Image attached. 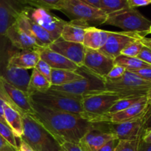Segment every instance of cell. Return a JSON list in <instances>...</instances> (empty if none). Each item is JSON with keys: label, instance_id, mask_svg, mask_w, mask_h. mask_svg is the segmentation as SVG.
<instances>
[{"label": "cell", "instance_id": "obj_1", "mask_svg": "<svg viewBox=\"0 0 151 151\" xmlns=\"http://www.w3.org/2000/svg\"><path fill=\"white\" fill-rule=\"evenodd\" d=\"M32 106L34 111L32 116L36 118L60 144L66 142L79 144L83 137L93 125V123L80 115L55 111L33 103Z\"/></svg>", "mask_w": 151, "mask_h": 151}, {"label": "cell", "instance_id": "obj_2", "mask_svg": "<svg viewBox=\"0 0 151 151\" xmlns=\"http://www.w3.org/2000/svg\"><path fill=\"white\" fill-rule=\"evenodd\" d=\"M23 134L20 139L35 151H62L60 144L33 116L22 115Z\"/></svg>", "mask_w": 151, "mask_h": 151}, {"label": "cell", "instance_id": "obj_3", "mask_svg": "<svg viewBox=\"0 0 151 151\" xmlns=\"http://www.w3.org/2000/svg\"><path fill=\"white\" fill-rule=\"evenodd\" d=\"M32 103L55 111L80 115L83 112L82 97L73 96L50 88L47 91L35 92L29 95Z\"/></svg>", "mask_w": 151, "mask_h": 151}, {"label": "cell", "instance_id": "obj_4", "mask_svg": "<svg viewBox=\"0 0 151 151\" xmlns=\"http://www.w3.org/2000/svg\"><path fill=\"white\" fill-rule=\"evenodd\" d=\"M105 88L106 91L116 93L121 99L143 97L151 88V83L126 70L119 79L105 80Z\"/></svg>", "mask_w": 151, "mask_h": 151}, {"label": "cell", "instance_id": "obj_5", "mask_svg": "<svg viewBox=\"0 0 151 151\" xmlns=\"http://www.w3.org/2000/svg\"><path fill=\"white\" fill-rule=\"evenodd\" d=\"M103 24L116 27L125 32L148 34L151 21L145 17L137 9L128 7L107 16Z\"/></svg>", "mask_w": 151, "mask_h": 151}, {"label": "cell", "instance_id": "obj_6", "mask_svg": "<svg viewBox=\"0 0 151 151\" xmlns=\"http://www.w3.org/2000/svg\"><path fill=\"white\" fill-rule=\"evenodd\" d=\"M58 10L71 21L83 22L89 26L103 24L108 16L100 8L92 7L81 0H64Z\"/></svg>", "mask_w": 151, "mask_h": 151}, {"label": "cell", "instance_id": "obj_7", "mask_svg": "<svg viewBox=\"0 0 151 151\" xmlns=\"http://www.w3.org/2000/svg\"><path fill=\"white\" fill-rule=\"evenodd\" d=\"M83 76L82 79L63 86H52L51 89L73 96L85 97L106 91L105 80L83 66L77 70Z\"/></svg>", "mask_w": 151, "mask_h": 151}, {"label": "cell", "instance_id": "obj_8", "mask_svg": "<svg viewBox=\"0 0 151 151\" xmlns=\"http://www.w3.org/2000/svg\"><path fill=\"white\" fill-rule=\"evenodd\" d=\"M119 99L120 97L116 93L107 91L85 96L82 99L83 112L81 116L91 122L94 118L107 113Z\"/></svg>", "mask_w": 151, "mask_h": 151}, {"label": "cell", "instance_id": "obj_9", "mask_svg": "<svg viewBox=\"0 0 151 151\" xmlns=\"http://www.w3.org/2000/svg\"><path fill=\"white\" fill-rule=\"evenodd\" d=\"M23 13L45 29L54 41L60 38L63 27L67 23L66 21L63 20L53 14L50 10L45 9L27 5L24 8Z\"/></svg>", "mask_w": 151, "mask_h": 151}, {"label": "cell", "instance_id": "obj_10", "mask_svg": "<svg viewBox=\"0 0 151 151\" xmlns=\"http://www.w3.org/2000/svg\"><path fill=\"white\" fill-rule=\"evenodd\" d=\"M0 92L7 105L23 114H34L32 103L27 93L14 86L0 76Z\"/></svg>", "mask_w": 151, "mask_h": 151}, {"label": "cell", "instance_id": "obj_11", "mask_svg": "<svg viewBox=\"0 0 151 151\" xmlns=\"http://www.w3.org/2000/svg\"><path fill=\"white\" fill-rule=\"evenodd\" d=\"M145 37H146V35L142 33L125 31H109V35L106 44L99 50V51L114 60V58L121 55V52L128 44L137 40H141Z\"/></svg>", "mask_w": 151, "mask_h": 151}, {"label": "cell", "instance_id": "obj_12", "mask_svg": "<svg viewBox=\"0 0 151 151\" xmlns=\"http://www.w3.org/2000/svg\"><path fill=\"white\" fill-rule=\"evenodd\" d=\"M116 139V137L109 131L107 123L97 122L93 123L91 128L81 139L79 144L87 151H98L108 142Z\"/></svg>", "mask_w": 151, "mask_h": 151}, {"label": "cell", "instance_id": "obj_13", "mask_svg": "<svg viewBox=\"0 0 151 151\" xmlns=\"http://www.w3.org/2000/svg\"><path fill=\"white\" fill-rule=\"evenodd\" d=\"M147 103L146 97L136 103L131 107L112 114H105L102 116L93 119L90 122H106V123H119L132 119L144 117L147 112Z\"/></svg>", "mask_w": 151, "mask_h": 151}, {"label": "cell", "instance_id": "obj_14", "mask_svg": "<svg viewBox=\"0 0 151 151\" xmlns=\"http://www.w3.org/2000/svg\"><path fill=\"white\" fill-rule=\"evenodd\" d=\"M114 66V59L108 57L99 50L85 47L83 67L86 69L105 80Z\"/></svg>", "mask_w": 151, "mask_h": 151}, {"label": "cell", "instance_id": "obj_15", "mask_svg": "<svg viewBox=\"0 0 151 151\" xmlns=\"http://www.w3.org/2000/svg\"><path fill=\"white\" fill-rule=\"evenodd\" d=\"M26 6L24 0H0V38L16 23Z\"/></svg>", "mask_w": 151, "mask_h": 151}, {"label": "cell", "instance_id": "obj_16", "mask_svg": "<svg viewBox=\"0 0 151 151\" xmlns=\"http://www.w3.org/2000/svg\"><path fill=\"white\" fill-rule=\"evenodd\" d=\"M19 27L24 31L39 47H49L54 41L50 34L39 24L22 12L16 21Z\"/></svg>", "mask_w": 151, "mask_h": 151}, {"label": "cell", "instance_id": "obj_17", "mask_svg": "<svg viewBox=\"0 0 151 151\" xmlns=\"http://www.w3.org/2000/svg\"><path fill=\"white\" fill-rule=\"evenodd\" d=\"M143 122L144 117H141L119 123H107V125L109 131L117 139L133 140L142 137Z\"/></svg>", "mask_w": 151, "mask_h": 151}, {"label": "cell", "instance_id": "obj_18", "mask_svg": "<svg viewBox=\"0 0 151 151\" xmlns=\"http://www.w3.org/2000/svg\"><path fill=\"white\" fill-rule=\"evenodd\" d=\"M48 47L76 63L79 67L83 66L85 55V47L83 44L66 41L59 38L53 41Z\"/></svg>", "mask_w": 151, "mask_h": 151}, {"label": "cell", "instance_id": "obj_19", "mask_svg": "<svg viewBox=\"0 0 151 151\" xmlns=\"http://www.w3.org/2000/svg\"><path fill=\"white\" fill-rule=\"evenodd\" d=\"M14 48L24 50H32L39 48L36 43L16 23L7 29L4 35Z\"/></svg>", "mask_w": 151, "mask_h": 151}, {"label": "cell", "instance_id": "obj_20", "mask_svg": "<svg viewBox=\"0 0 151 151\" xmlns=\"http://www.w3.org/2000/svg\"><path fill=\"white\" fill-rule=\"evenodd\" d=\"M38 50L39 52L40 58L48 63L52 69L77 71L80 68L76 63L52 51L48 47H39Z\"/></svg>", "mask_w": 151, "mask_h": 151}, {"label": "cell", "instance_id": "obj_21", "mask_svg": "<svg viewBox=\"0 0 151 151\" xmlns=\"http://www.w3.org/2000/svg\"><path fill=\"white\" fill-rule=\"evenodd\" d=\"M38 49L15 52L14 53L10 52L7 60L8 63L19 69H24L27 70L29 69H34L38 61L40 60V54Z\"/></svg>", "mask_w": 151, "mask_h": 151}, {"label": "cell", "instance_id": "obj_22", "mask_svg": "<svg viewBox=\"0 0 151 151\" xmlns=\"http://www.w3.org/2000/svg\"><path fill=\"white\" fill-rule=\"evenodd\" d=\"M109 31L98 29L94 26H90L86 29L83 44L85 47L94 50H99L104 46Z\"/></svg>", "mask_w": 151, "mask_h": 151}, {"label": "cell", "instance_id": "obj_23", "mask_svg": "<svg viewBox=\"0 0 151 151\" xmlns=\"http://www.w3.org/2000/svg\"><path fill=\"white\" fill-rule=\"evenodd\" d=\"M89 25L80 22L70 21L63 27L60 38L63 40L70 42L83 44L86 29Z\"/></svg>", "mask_w": 151, "mask_h": 151}, {"label": "cell", "instance_id": "obj_24", "mask_svg": "<svg viewBox=\"0 0 151 151\" xmlns=\"http://www.w3.org/2000/svg\"><path fill=\"white\" fill-rule=\"evenodd\" d=\"M4 114L6 123L7 124L16 139H20L23 134L22 115L7 103L4 105Z\"/></svg>", "mask_w": 151, "mask_h": 151}, {"label": "cell", "instance_id": "obj_25", "mask_svg": "<svg viewBox=\"0 0 151 151\" xmlns=\"http://www.w3.org/2000/svg\"><path fill=\"white\" fill-rule=\"evenodd\" d=\"M83 78V76L77 71L52 69L50 82L52 86H63L79 81Z\"/></svg>", "mask_w": 151, "mask_h": 151}, {"label": "cell", "instance_id": "obj_26", "mask_svg": "<svg viewBox=\"0 0 151 151\" xmlns=\"http://www.w3.org/2000/svg\"><path fill=\"white\" fill-rule=\"evenodd\" d=\"M52 86L51 82L41 74H40L36 69H33L29 78V84L27 88L28 95H31L35 92H43L47 91Z\"/></svg>", "mask_w": 151, "mask_h": 151}, {"label": "cell", "instance_id": "obj_27", "mask_svg": "<svg viewBox=\"0 0 151 151\" xmlns=\"http://www.w3.org/2000/svg\"><path fill=\"white\" fill-rule=\"evenodd\" d=\"M114 64L119 65L128 71H134L142 68L151 67L150 65L142 61L137 57H128V56L119 55L114 60Z\"/></svg>", "mask_w": 151, "mask_h": 151}, {"label": "cell", "instance_id": "obj_28", "mask_svg": "<svg viewBox=\"0 0 151 151\" xmlns=\"http://www.w3.org/2000/svg\"><path fill=\"white\" fill-rule=\"evenodd\" d=\"M128 7H131L128 0H100V9L107 15Z\"/></svg>", "mask_w": 151, "mask_h": 151}, {"label": "cell", "instance_id": "obj_29", "mask_svg": "<svg viewBox=\"0 0 151 151\" xmlns=\"http://www.w3.org/2000/svg\"><path fill=\"white\" fill-rule=\"evenodd\" d=\"M25 4L30 7L45 10H58L64 0H24Z\"/></svg>", "mask_w": 151, "mask_h": 151}, {"label": "cell", "instance_id": "obj_30", "mask_svg": "<svg viewBox=\"0 0 151 151\" xmlns=\"http://www.w3.org/2000/svg\"><path fill=\"white\" fill-rule=\"evenodd\" d=\"M143 97H132V98H122L116 102L113 106H111L109 111L106 114H112L115 112L125 110L128 108L131 107L136 103L141 100Z\"/></svg>", "mask_w": 151, "mask_h": 151}, {"label": "cell", "instance_id": "obj_31", "mask_svg": "<svg viewBox=\"0 0 151 151\" xmlns=\"http://www.w3.org/2000/svg\"><path fill=\"white\" fill-rule=\"evenodd\" d=\"M0 136L10 145L11 147L18 150L17 140L13 134V132L7 124L0 121Z\"/></svg>", "mask_w": 151, "mask_h": 151}, {"label": "cell", "instance_id": "obj_32", "mask_svg": "<svg viewBox=\"0 0 151 151\" xmlns=\"http://www.w3.org/2000/svg\"><path fill=\"white\" fill-rule=\"evenodd\" d=\"M141 139L133 140H119L114 151H137L139 143Z\"/></svg>", "mask_w": 151, "mask_h": 151}, {"label": "cell", "instance_id": "obj_33", "mask_svg": "<svg viewBox=\"0 0 151 151\" xmlns=\"http://www.w3.org/2000/svg\"><path fill=\"white\" fill-rule=\"evenodd\" d=\"M142 47L143 44H142L141 41L137 40V41L131 42L127 47H125L123 49V50L121 52V55L128 56V57H137L141 52Z\"/></svg>", "mask_w": 151, "mask_h": 151}, {"label": "cell", "instance_id": "obj_34", "mask_svg": "<svg viewBox=\"0 0 151 151\" xmlns=\"http://www.w3.org/2000/svg\"><path fill=\"white\" fill-rule=\"evenodd\" d=\"M34 69H36L40 74H41L43 76L45 77L47 80H49V81H50L52 68L50 67V65L47 63H46L44 60H43L42 59L40 58V60H38L36 66H35V67L34 68Z\"/></svg>", "mask_w": 151, "mask_h": 151}, {"label": "cell", "instance_id": "obj_35", "mask_svg": "<svg viewBox=\"0 0 151 151\" xmlns=\"http://www.w3.org/2000/svg\"><path fill=\"white\" fill-rule=\"evenodd\" d=\"M125 71H126V69L124 67H122V66H119V65L114 64V66L112 67V69H111L110 72H109L107 76L106 77L105 80L119 79V78H121V77L124 75Z\"/></svg>", "mask_w": 151, "mask_h": 151}, {"label": "cell", "instance_id": "obj_36", "mask_svg": "<svg viewBox=\"0 0 151 151\" xmlns=\"http://www.w3.org/2000/svg\"><path fill=\"white\" fill-rule=\"evenodd\" d=\"M130 72H134V74L138 75L142 79L151 83V67L142 68V69H137V70L134 71H130Z\"/></svg>", "mask_w": 151, "mask_h": 151}, {"label": "cell", "instance_id": "obj_37", "mask_svg": "<svg viewBox=\"0 0 151 151\" xmlns=\"http://www.w3.org/2000/svg\"><path fill=\"white\" fill-rule=\"evenodd\" d=\"M62 151H87L80 144L73 142H63L60 144Z\"/></svg>", "mask_w": 151, "mask_h": 151}, {"label": "cell", "instance_id": "obj_38", "mask_svg": "<svg viewBox=\"0 0 151 151\" xmlns=\"http://www.w3.org/2000/svg\"><path fill=\"white\" fill-rule=\"evenodd\" d=\"M137 58L151 66V50L143 45L142 49Z\"/></svg>", "mask_w": 151, "mask_h": 151}, {"label": "cell", "instance_id": "obj_39", "mask_svg": "<svg viewBox=\"0 0 151 151\" xmlns=\"http://www.w3.org/2000/svg\"><path fill=\"white\" fill-rule=\"evenodd\" d=\"M128 4L131 7L135 8L137 7L147 6L151 4L150 0H128Z\"/></svg>", "mask_w": 151, "mask_h": 151}, {"label": "cell", "instance_id": "obj_40", "mask_svg": "<svg viewBox=\"0 0 151 151\" xmlns=\"http://www.w3.org/2000/svg\"><path fill=\"white\" fill-rule=\"evenodd\" d=\"M119 139H112L99 149L98 151H114Z\"/></svg>", "mask_w": 151, "mask_h": 151}, {"label": "cell", "instance_id": "obj_41", "mask_svg": "<svg viewBox=\"0 0 151 151\" xmlns=\"http://www.w3.org/2000/svg\"><path fill=\"white\" fill-rule=\"evenodd\" d=\"M143 135H145L151 131V112L144 119L143 122Z\"/></svg>", "mask_w": 151, "mask_h": 151}, {"label": "cell", "instance_id": "obj_42", "mask_svg": "<svg viewBox=\"0 0 151 151\" xmlns=\"http://www.w3.org/2000/svg\"><path fill=\"white\" fill-rule=\"evenodd\" d=\"M19 142L18 144V150L17 151H35L29 145L25 142L22 139H19Z\"/></svg>", "mask_w": 151, "mask_h": 151}, {"label": "cell", "instance_id": "obj_43", "mask_svg": "<svg viewBox=\"0 0 151 151\" xmlns=\"http://www.w3.org/2000/svg\"><path fill=\"white\" fill-rule=\"evenodd\" d=\"M137 151H151V142H146L141 139L139 143Z\"/></svg>", "mask_w": 151, "mask_h": 151}, {"label": "cell", "instance_id": "obj_44", "mask_svg": "<svg viewBox=\"0 0 151 151\" xmlns=\"http://www.w3.org/2000/svg\"><path fill=\"white\" fill-rule=\"evenodd\" d=\"M146 100H147V112H146L145 115L144 116V119L147 116H148L149 114L151 112V88L147 91V94H146Z\"/></svg>", "mask_w": 151, "mask_h": 151}, {"label": "cell", "instance_id": "obj_45", "mask_svg": "<svg viewBox=\"0 0 151 151\" xmlns=\"http://www.w3.org/2000/svg\"><path fill=\"white\" fill-rule=\"evenodd\" d=\"M5 103V102L3 100H1L0 98V121L3 122L4 123H6L5 118H4V105Z\"/></svg>", "mask_w": 151, "mask_h": 151}, {"label": "cell", "instance_id": "obj_46", "mask_svg": "<svg viewBox=\"0 0 151 151\" xmlns=\"http://www.w3.org/2000/svg\"><path fill=\"white\" fill-rule=\"evenodd\" d=\"M81 1L89 4V5L92 6V7L100 8V0H81Z\"/></svg>", "mask_w": 151, "mask_h": 151}, {"label": "cell", "instance_id": "obj_47", "mask_svg": "<svg viewBox=\"0 0 151 151\" xmlns=\"http://www.w3.org/2000/svg\"><path fill=\"white\" fill-rule=\"evenodd\" d=\"M140 41H141L142 44L143 45L145 46V47H147V48H149L150 50H151V38H148L145 37V38H142Z\"/></svg>", "mask_w": 151, "mask_h": 151}, {"label": "cell", "instance_id": "obj_48", "mask_svg": "<svg viewBox=\"0 0 151 151\" xmlns=\"http://www.w3.org/2000/svg\"><path fill=\"white\" fill-rule=\"evenodd\" d=\"M10 145L0 136V151H3L5 149L6 147H7Z\"/></svg>", "mask_w": 151, "mask_h": 151}, {"label": "cell", "instance_id": "obj_49", "mask_svg": "<svg viewBox=\"0 0 151 151\" xmlns=\"http://www.w3.org/2000/svg\"><path fill=\"white\" fill-rule=\"evenodd\" d=\"M142 140H144L145 142H151V131L150 132L147 133V134L143 136V137H142Z\"/></svg>", "mask_w": 151, "mask_h": 151}, {"label": "cell", "instance_id": "obj_50", "mask_svg": "<svg viewBox=\"0 0 151 151\" xmlns=\"http://www.w3.org/2000/svg\"><path fill=\"white\" fill-rule=\"evenodd\" d=\"M3 151H17L16 150V149L13 148V147H11L10 145H8L7 147H5V149H4Z\"/></svg>", "mask_w": 151, "mask_h": 151}, {"label": "cell", "instance_id": "obj_51", "mask_svg": "<svg viewBox=\"0 0 151 151\" xmlns=\"http://www.w3.org/2000/svg\"><path fill=\"white\" fill-rule=\"evenodd\" d=\"M148 34H151V24H150V28H149Z\"/></svg>", "mask_w": 151, "mask_h": 151}, {"label": "cell", "instance_id": "obj_52", "mask_svg": "<svg viewBox=\"0 0 151 151\" xmlns=\"http://www.w3.org/2000/svg\"><path fill=\"white\" fill-rule=\"evenodd\" d=\"M0 98H1V100H2V97H1V92H0Z\"/></svg>", "mask_w": 151, "mask_h": 151}, {"label": "cell", "instance_id": "obj_53", "mask_svg": "<svg viewBox=\"0 0 151 151\" xmlns=\"http://www.w3.org/2000/svg\"><path fill=\"white\" fill-rule=\"evenodd\" d=\"M150 1H151V0H150Z\"/></svg>", "mask_w": 151, "mask_h": 151}]
</instances>
